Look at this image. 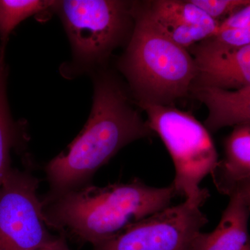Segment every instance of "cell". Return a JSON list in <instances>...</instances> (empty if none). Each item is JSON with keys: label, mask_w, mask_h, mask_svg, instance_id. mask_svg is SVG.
<instances>
[{"label": "cell", "mask_w": 250, "mask_h": 250, "mask_svg": "<svg viewBox=\"0 0 250 250\" xmlns=\"http://www.w3.org/2000/svg\"><path fill=\"white\" fill-rule=\"evenodd\" d=\"M187 50L196 67L189 91L207 87L239 90L250 85V45L236 48L211 36Z\"/></svg>", "instance_id": "ba28073f"}, {"label": "cell", "mask_w": 250, "mask_h": 250, "mask_svg": "<svg viewBox=\"0 0 250 250\" xmlns=\"http://www.w3.org/2000/svg\"><path fill=\"white\" fill-rule=\"evenodd\" d=\"M134 24L118 68L127 80L136 104H173L188 96L196 75L193 59L156 25L143 3L133 2Z\"/></svg>", "instance_id": "3957f363"}, {"label": "cell", "mask_w": 250, "mask_h": 250, "mask_svg": "<svg viewBox=\"0 0 250 250\" xmlns=\"http://www.w3.org/2000/svg\"><path fill=\"white\" fill-rule=\"evenodd\" d=\"M244 29H250V4L238 10L220 22L218 31Z\"/></svg>", "instance_id": "e0dca14e"}, {"label": "cell", "mask_w": 250, "mask_h": 250, "mask_svg": "<svg viewBox=\"0 0 250 250\" xmlns=\"http://www.w3.org/2000/svg\"><path fill=\"white\" fill-rule=\"evenodd\" d=\"M53 0H0V50L6 52L11 32L34 15L52 9Z\"/></svg>", "instance_id": "5bb4252c"}, {"label": "cell", "mask_w": 250, "mask_h": 250, "mask_svg": "<svg viewBox=\"0 0 250 250\" xmlns=\"http://www.w3.org/2000/svg\"><path fill=\"white\" fill-rule=\"evenodd\" d=\"M91 75L94 91L89 118L67 150L46 165L49 191L45 200L90 184L97 171L121 149L154 134L114 75L104 68Z\"/></svg>", "instance_id": "6da1fadb"}, {"label": "cell", "mask_w": 250, "mask_h": 250, "mask_svg": "<svg viewBox=\"0 0 250 250\" xmlns=\"http://www.w3.org/2000/svg\"><path fill=\"white\" fill-rule=\"evenodd\" d=\"M212 20L220 22L238 10L250 4L249 0H190Z\"/></svg>", "instance_id": "9a60e30c"}, {"label": "cell", "mask_w": 250, "mask_h": 250, "mask_svg": "<svg viewBox=\"0 0 250 250\" xmlns=\"http://www.w3.org/2000/svg\"><path fill=\"white\" fill-rule=\"evenodd\" d=\"M213 36L223 43L236 48L250 45V29H225L217 31Z\"/></svg>", "instance_id": "2e32d148"}, {"label": "cell", "mask_w": 250, "mask_h": 250, "mask_svg": "<svg viewBox=\"0 0 250 250\" xmlns=\"http://www.w3.org/2000/svg\"><path fill=\"white\" fill-rule=\"evenodd\" d=\"M6 52L0 51V184L11 166V152L19 142L20 129L10 111L7 97L8 67Z\"/></svg>", "instance_id": "4fadbf2b"}, {"label": "cell", "mask_w": 250, "mask_h": 250, "mask_svg": "<svg viewBox=\"0 0 250 250\" xmlns=\"http://www.w3.org/2000/svg\"><path fill=\"white\" fill-rule=\"evenodd\" d=\"M189 95L208 108L204 126L208 132L250 124V85L235 91L213 87L197 88L190 90Z\"/></svg>", "instance_id": "8fae6325"}, {"label": "cell", "mask_w": 250, "mask_h": 250, "mask_svg": "<svg viewBox=\"0 0 250 250\" xmlns=\"http://www.w3.org/2000/svg\"><path fill=\"white\" fill-rule=\"evenodd\" d=\"M224 150L210 175L218 192L229 196L250 183V124L234 126L224 141Z\"/></svg>", "instance_id": "7c38bea8"}, {"label": "cell", "mask_w": 250, "mask_h": 250, "mask_svg": "<svg viewBox=\"0 0 250 250\" xmlns=\"http://www.w3.org/2000/svg\"><path fill=\"white\" fill-rule=\"evenodd\" d=\"M250 212V183L229 195L218 226L210 233L200 231L190 250H250L248 231Z\"/></svg>", "instance_id": "30bf717a"}, {"label": "cell", "mask_w": 250, "mask_h": 250, "mask_svg": "<svg viewBox=\"0 0 250 250\" xmlns=\"http://www.w3.org/2000/svg\"><path fill=\"white\" fill-rule=\"evenodd\" d=\"M39 179L11 168L0 184V250H39L57 236L49 232Z\"/></svg>", "instance_id": "8992f818"}, {"label": "cell", "mask_w": 250, "mask_h": 250, "mask_svg": "<svg viewBox=\"0 0 250 250\" xmlns=\"http://www.w3.org/2000/svg\"><path fill=\"white\" fill-rule=\"evenodd\" d=\"M177 195L172 184L152 187L135 178L104 187L88 184L42 202L49 228L93 246L170 207Z\"/></svg>", "instance_id": "7a4b0ae2"}, {"label": "cell", "mask_w": 250, "mask_h": 250, "mask_svg": "<svg viewBox=\"0 0 250 250\" xmlns=\"http://www.w3.org/2000/svg\"><path fill=\"white\" fill-rule=\"evenodd\" d=\"M147 115L149 129L160 137L173 161V183L177 195L202 207L209 192L200 187L218 162L214 143L205 126L191 113L174 105H138Z\"/></svg>", "instance_id": "5b68a950"}, {"label": "cell", "mask_w": 250, "mask_h": 250, "mask_svg": "<svg viewBox=\"0 0 250 250\" xmlns=\"http://www.w3.org/2000/svg\"><path fill=\"white\" fill-rule=\"evenodd\" d=\"M133 2L121 0L55 1L52 10L70 41L72 61L62 75L74 77L103 68L113 51L127 44L134 19Z\"/></svg>", "instance_id": "277c9868"}, {"label": "cell", "mask_w": 250, "mask_h": 250, "mask_svg": "<svg viewBox=\"0 0 250 250\" xmlns=\"http://www.w3.org/2000/svg\"><path fill=\"white\" fill-rule=\"evenodd\" d=\"M200 206L185 200L128 225L93 250H190L208 223Z\"/></svg>", "instance_id": "52a82bcc"}, {"label": "cell", "mask_w": 250, "mask_h": 250, "mask_svg": "<svg viewBox=\"0 0 250 250\" xmlns=\"http://www.w3.org/2000/svg\"><path fill=\"white\" fill-rule=\"evenodd\" d=\"M39 250H70V249L67 245L65 236L62 235V236L56 237L53 241Z\"/></svg>", "instance_id": "ac0fdd59"}, {"label": "cell", "mask_w": 250, "mask_h": 250, "mask_svg": "<svg viewBox=\"0 0 250 250\" xmlns=\"http://www.w3.org/2000/svg\"><path fill=\"white\" fill-rule=\"evenodd\" d=\"M143 4L156 25L184 48L188 49L218 31V23L190 0H156Z\"/></svg>", "instance_id": "9c48e42d"}]
</instances>
